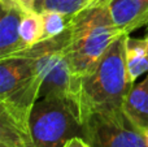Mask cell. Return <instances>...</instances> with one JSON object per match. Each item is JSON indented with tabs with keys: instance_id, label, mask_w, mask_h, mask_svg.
Segmentation results:
<instances>
[{
	"instance_id": "cell-7",
	"label": "cell",
	"mask_w": 148,
	"mask_h": 147,
	"mask_svg": "<svg viewBox=\"0 0 148 147\" xmlns=\"http://www.w3.org/2000/svg\"><path fill=\"white\" fill-rule=\"evenodd\" d=\"M108 9L121 35L148 26V0H109Z\"/></svg>"
},
{
	"instance_id": "cell-3",
	"label": "cell",
	"mask_w": 148,
	"mask_h": 147,
	"mask_svg": "<svg viewBox=\"0 0 148 147\" xmlns=\"http://www.w3.org/2000/svg\"><path fill=\"white\" fill-rule=\"evenodd\" d=\"M69 29L61 35L46 39L18 55L33 61L42 80L40 98L56 96L73 104L82 115V80L74 74L68 55ZM84 122V121H83Z\"/></svg>"
},
{
	"instance_id": "cell-11",
	"label": "cell",
	"mask_w": 148,
	"mask_h": 147,
	"mask_svg": "<svg viewBox=\"0 0 148 147\" xmlns=\"http://www.w3.org/2000/svg\"><path fill=\"white\" fill-rule=\"evenodd\" d=\"M0 147H34L29 128L22 126L0 109Z\"/></svg>"
},
{
	"instance_id": "cell-12",
	"label": "cell",
	"mask_w": 148,
	"mask_h": 147,
	"mask_svg": "<svg viewBox=\"0 0 148 147\" xmlns=\"http://www.w3.org/2000/svg\"><path fill=\"white\" fill-rule=\"evenodd\" d=\"M109 0H36L35 10L42 12H60L64 14H75L94 5L107 3Z\"/></svg>"
},
{
	"instance_id": "cell-13",
	"label": "cell",
	"mask_w": 148,
	"mask_h": 147,
	"mask_svg": "<svg viewBox=\"0 0 148 147\" xmlns=\"http://www.w3.org/2000/svg\"><path fill=\"white\" fill-rule=\"evenodd\" d=\"M20 34L26 48H31L43 39V18L36 10L23 13L20 23Z\"/></svg>"
},
{
	"instance_id": "cell-10",
	"label": "cell",
	"mask_w": 148,
	"mask_h": 147,
	"mask_svg": "<svg viewBox=\"0 0 148 147\" xmlns=\"http://www.w3.org/2000/svg\"><path fill=\"white\" fill-rule=\"evenodd\" d=\"M125 59L127 76L131 83L144 73H148V33L143 38L126 36Z\"/></svg>"
},
{
	"instance_id": "cell-6",
	"label": "cell",
	"mask_w": 148,
	"mask_h": 147,
	"mask_svg": "<svg viewBox=\"0 0 148 147\" xmlns=\"http://www.w3.org/2000/svg\"><path fill=\"white\" fill-rule=\"evenodd\" d=\"M83 138L91 147H148V138L123 115L122 117L92 116L84 121Z\"/></svg>"
},
{
	"instance_id": "cell-8",
	"label": "cell",
	"mask_w": 148,
	"mask_h": 147,
	"mask_svg": "<svg viewBox=\"0 0 148 147\" xmlns=\"http://www.w3.org/2000/svg\"><path fill=\"white\" fill-rule=\"evenodd\" d=\"M0 59H5L16 56L27 48L20 34V23L23 12L3 8H0Z\"/></svg>"
},
{
	"instance_id": "cell-18",
	"label": "cell",
	"mask_w": 148,
	"mask_h": 147,
	"mask_svg": "<svg viewBox=\"0 0 148 147\" xmlns=\"http://www.w3.org/2000/svg\"><path fill=\"white\" fill-rule=\"evenodd\" d=\"M147 138H148V135H147Z\"/></svg>"
},
{
	"instance_id": "cell-14",
	"label": "cell",
	"mask_w": 148,
	"mask_h": 147,
	"mask_svg": "<svg viewBox=\"0 0 148 147\" xmlns=\"http://www.w3.org/2000/svg\"><path fill=\"white\" fill-rule=\"evenodd\" d=\"M43 18V39H51L61 35L69 29L74 14H64L60 12H42Z\"/></svg>"
},
{
	"instance_id": "cell-5",
	"label": "cell",
	"mask_w": 148,
	"mask_h": 147,
	"mask_svg": "<svg viewBox=\"0 0 148 147\" xmlns=\"http://www.w3.org/2000/svg\"><path fill=\"white\" fill-rule=\"evenodd\" d=\"M34 147H65L74 137L84 135L82 115L73 104L56 96L39 98L30 116Z\"/></svg>"
},
{
	"instance_id": "cell-17",
	"label": "cell",
	"mask_w": 148,
	"mask_h": 147,
	"mask_svg": "<svg viewBox=\"0 0 148 147\" xmlns=\"http://www.w3.org/2000/svg\"><path fill=\"white\" fill-rule=\"evenodd\" d=\"M146 31H147V33H148V26H147V29H146Z\"/></svg>"
},
{
	"instance_id": "cell-2",
	"label": "cell",
	"mask_w": 148,
	"mask_h": 147,
	"mask_svg": "<svg viewBox=\"0 0 148 147\" xmlns=\"http://www.w3.org/2000/svg\"><path fill=\"white\" fill-rule=\"evenodd\" d=\"M121 36L108 9V1L75 13L69 26V55L74 74L83 78Z\"/></svg>"
},
{
	"instance_id": "cell-15",
	"label": "cell",
	"mask_w": 148,
	"mask_h": 147,
	"mask_svg": "<svg viewBox=\"0 0 148 147\" xmlns=\"http://www.w3.org/2000/svg\"><path fill=\"white\" fill-rule=\"evenodd\" d=\"M36 0H0V8L3 9H17L23 13L35 10Z\"/></svg>"
},
{
	"instance_id": "cell-4",
	"label": "cell",
	"mask_w": 148,
	"mask_h": 147,
	"mask_svg": "<svg viewBox=\"0 0 148 147\" xmlns=\"http://www.w3.org/2000/svg\"><path fill=\"white\" fill-rule=\"evenodd\" d=\"M42 80L26 55L0 59V109L30 129V116L40 98Z\"/></svg>"
},
{
	"instance_id": "cell-1",
	"label": "cell",
	"mask_w": 148,
	"mask_h": 147,
	"mask_svg": "<svg viewBox=\"0 0 148 147\" xmlns=\"http://www.w3.org/2000/svg\"><path fill=\"white\" fill-rule=\"evenodd\" d=\"M126 36H118L94 69L82 78L83 121L92 115L104 117L125 115V100L134 85L129 80L126 68Z\"/></svg>"
},
{
	"instance_id": "cell-9",
	"label": "cell",
	"mask_w": 148,
	"mask_h": 147,
	"mask_svg": "<svg viewBox=\"0 0 148 147\" xmlns=\"http://www.w3.org/2000/svg\"><path fill=\"white\" fill-rule=\"evenodd\" d=\"M126 119L148 135V74L142 82L134 83L123 106Z\"/></svg>"
},
{
	"instance_id": "cell-16",
	"label": "cell",
	"mask_w": 148,
	"mask_h": 147,
	"mask_svg": "<svg viewBox=\"0 0 148 147\" xmlns=\"http://www.w3.org/2000/svg\"><path fill=\"white\" fill-rule=\"evenodd\" d=\"M65 147H91L90 143L82 137H74L66 142Z\"/></svg>"
}]
</instances>
